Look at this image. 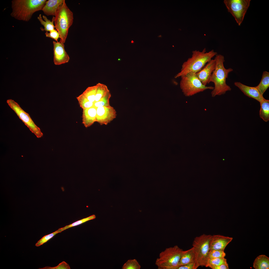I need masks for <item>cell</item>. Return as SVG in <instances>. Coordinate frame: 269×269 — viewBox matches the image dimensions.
Returning <instances> with one entry per match:
<instances>
[{"label": "cell", "instance_id": "30bf717a", "mask_svg": "<svg viewBox=\"0 0 269 269\" xmlns=\"http://www.w3.org/2000/svg\"><path fill=\"white\" fill-rule=\"evenodd\" d=\"M116 112L110 106H101L96 108V122L100 125H107L115 119Z\"/></svg>", "mask_w": 269, "mask_h": 269}, {"label": "cell", "instance_id": "ba28073f", "mask_svg": "<svg viewBox=\"0 0 269 269\" xmlns=\"http://www.w3.org/2000/svg\"><path fill=\"white\" fill-rule=\"evenodd\" d=\"M6 102L19 118L37 138H40L43 136V133L40 128L35 124L29 114L22 109L17 103L12 99L7 100Z\"/></svg>", "mask_w": 269, "mask_h": 269}, {"label": "cell", "instance_id": "484cf974", "mask_svg": "<svg viewBox=\"0 0 269 269\" xmlns=\"http://www.w3.org/2000/svg\"><path fill=\"white\" fill-rule=\"evenodd\" d=\"M226 263V259L224 258L209 259L208 260L205 267L212 269L214 267Z\"/></svg>", "mask_w": 269, "mask_h": 269}, {"label": "cell", "instance_id": "7402d4cb", "mask_svg": "<svg viewBox=\"0 0 269 269\" xmlns=\"http://www.w3.org/2000/svg\"><path fill=\"white\" fill-rule=\"evenodd\" d=\"M96 85L97 88L94 102L98 101L110 92L106 85L99 83H97Z\"/></svg>", "mask_w": 269, "mask_h": 269}, {"label": "cell", "instance_id": "836d02e7", "mask_svg": "<svg viewBox=\"0 0 269 269\" xmlns=\"http://www.w3.org/2000/svg\"><path fill=\"white\" fill-rule=\"evenodd\" d=\"M212 269H229L228 264L227 263L221 264L219 265L213 267Z\"/></svg>", "mask_w": 269, "mask_h": 269}, {"label": "cell", "instance_id": "6da1fadb", "mask_svg": "<svg viewBox=\"0 0 269 269\" xmlns=\"http://www.w3.org/2000/svg\"><path fill=\"white\" fill-rule=\"evenodd\" d=\"M214 59L216 62L215 68L208 81V83L212 82L214 84V89L211 93L213 97L224 94L226 92L231 90V88L227 84L226 81L229 73L233 70L232 68L226 69L225 67L224 63L225 60L223 55L217 54Z\"/></svg>", "mask_w": 269, "mask_h": 269}, {"label": "cell", "instance_id": "4fadbf2b", "mask_svg": "<svg viewBox=\"0 0 269 269\" xmlns=\"http://www.w3.org/2000/svg\"><path fill=\"white\" fill-rule=\"evenodd\" d=\"M232 239V237L220 235H212L210 242V250L224 251L226 246Z\"/></svg>", "mask_w": 269, "mask_h": 269}, {"label": "cell", "instance_id": "5bb4252c", "mask_svg": "<svg viewBox=\"0 0 269 269\" xmlns=\"http://www.w3.org/2000/svg\"><path fill=\"white\" fill-rule=\"evenodd\" d=\"M234 84L245 95L255 99L260 103L265 99L256 86H248L237 81L235 82Z\"/></svg>", "mask_w": 269, "mask_h": 269}, {"label": "cell", "instance_id": "e0dca14e", "mask_svg": "<svg viewBox=\"0 0 269 269\" xmlns=\"http://www.w3.org/2000/svg\"><path fill=\"white\" fill-rule=\"evenodd\" d=\"M195 254L192 247L183 251L179 263V267L192 263H194L195 264Z\"/></svg>", "mask_w": 269, "mask_h": 269}, {"label": "cell", "instance_id": "52a82bcc", "mask_svg": "<svg viewBox=\"0 0 269 269\" xmlns=\"http://www.w3.org/2000/svg\"><path fill=\"white\" fill-rule=\"evenodd\" d=\"M181 77L180 87L186 96H192L206 90H213L214 89L213 86L203 85L199 79L196 73L190 72Z\"/></svg>", "mask_w": 269, "mask_h": 269}, {"label": "cell", "instance_id": "277c9868", "mask_svg": "<svg viewBox=\"0 0 269 269\" xmlns=\"http://www.w3.org/2000/svg\"><path fill=\"white\" fill-rule=\"evenodd\" d=\"M73 19V13L67 6L64 0L58 9L54 20L55 28L60 35V42L63 43L65 42Z\"/></svg>", "mask_w": 269, "mask_h": 269}, {"label": "cell", "instance_id": "9a60e30c", "mask_svg": "<svg viewBox=\"0 0 269 269\" xmlns=\"http://www.w3.org/2000/svg\"><path fill=\"white\" fill-rule=\"evenodd\" d=\"M96 108L93 106L83 109L82 115V123L86 128L92 125L96 121Z\"/></svg>", "mask_w": 269, "mask_h": 269}, {"label": "cell", "instance_id": "7a4b0ae2", "mask_svg": "<svg viewBox=\"0 0 269 269\" xmlns=\"http://www.w3.org/2000/svg\"><path fill=\"white\" fill-rule=\"evenodd\" d=\"M46 0H13L11 16L17 20L29 21L35 12L42 10Z\"/></svg>", "mask_w": 269, "mask_h": 269}, {"label": "cell", "instance_id": "d6a6232c", "mask_svg": "<svg viewBox=\"0 0 269 269\" xmlns=\"http://www.w3.org/2000/svg\"><path fill=\"white\" fill-rule=\"evenodd\" d=\"M195 263H192L178 267L177 269H195Z\"/></svg>", "mask_w": 269, "mask_h": 269}, {"label": "cell", "instance_id": "ffe728a7", "mask_svg": "<svg viewBox=\"0 0 269 269\" xmlns=\"http://www.w3.org/2000/svg\"><path fill=\"white\" fill-rule=\"evenodd\" d=\"M42 16L44 21L43 20L41 14H40L37 17L38 19L40 22V23L44 27V29L41 28V30L43 31L49 32L54 29L55 26L54 24V22L55 17H53L52 20L51 21L48 19L45 16L43 15Z\"/></svg>", "mask_w": 269, "mask_h": 269}, {"label": "cell", "instance_id": "f546056e", "mask_svg": "<svg viewBox=\"0 0 269 269\" xmlns=\"http://www.w3.org/2000/svg\"><path fill=\"white\" fill-rule=\"evenodd\" d=\"M60 233V232L58 229L51 233L44 236L37 242L35 245V246L39 247L42 245L47 242L56 234Z\"/></svg>", "mask_w": 269, "mask_h": 269}, {"label": "cell", "instance_id": "8fae6325", "mask_svg": "<svg viewBox=\"0 0 269 269\" xmlns=\"http://www.w3.org/2000/svg\"><path fill=\"white\" fill-rule=\"evenodd\" d=\"M53 43L55 64L60 65L68 63L70 58L65 50L64 43L55 41Z\"/></svg>", "mask_w": 269, "mask_h": 269}, {"label": "cell", "instance_id": "d4e9b609", "mask_svg": "<svg viewBox=\"0 0 269 269\" xmlns=\"http://www.w3.org/2000/svg\"><path fill=\"white\" fill-rule=\"evenodd\" d=\"M95 218L96 216L95 215H92L86 218L78 220L71 224L66 226L60 228L58 229L59 231L61 233L67 229L79 225L88 221L94 219Z\"/></svg>", "mask_w": 269, "mask_h": 269}, {"label": "cell", "instance_id": "cb8c5ba5", "mask_svg": "<svg viewBox=\"0 0 269 269\" xmlns=\"http://www.w3.org/2000/svg\"><path fill=\"white\" fill-rule=\"evenodd\" d=\"M80 106L83 110L94 106V103L89 101L82 94L76 97Z\"/></svg>", "mask_w": 269, "mask_h": 269}, {"label": "cell", "instance_id": "4dcf8cb0", "mask_svg": "<svg viewBox=\"0 0 269 269\" xmlns=\"http://www.w3.org/2000/svg\"><path fill=\"white\" fill-rule=\"evenodd\" d=\"M39 269H70V268L67 263L65 261H63L59 264L57 266L53 267L46 266Z\"/></svg>", "mask_w": 269, "mask_h": 269}, {"label": "cell", "instance_id": "1f68e13d", "mask_svg": "<svg viewBox=\"0 0 269 269\" xmlns=\"http://www.w3.org/2000/svg\"><path fill=\"white\" fill-rule=\"evenodd\" d=\"M45 34L46 37L52 38L57 42H58V39L59 38H60V35L56 29L51 30L49 32H46Z\"/></svg>", "mask_w": 269, "mask_h": 269}, {"label": "cell", "instance_id": "4316f807", "mask_svg": "<svg viewBox=\"0 0 269 269\" xmlns=\"http://www.w3.org/2000/svg\"><path fill=\"white\" fill-rule=\"evenodd\" d=\"M111 96V94L110 92L99 100L97 102H94V107L97 108L101 106H110L109 99Z\"/></svg>", "mask_w": 269, "mask_h": 269}, {"label": "cell", "instance_id": "d6986e66", "mask_svg": "<svg viewBox=\"0 0 269 269\" xmlns=\"http://www.w3.org/2000/svg\"><path fill=\"white\" fill-rule=\"evenodd\" d=\"M260 104V117L265 122H267L269 120V100L265 98Z\"/></svg>", "mask_w": 269, "mask_h": 269}, {"label": "cell", "instance_id": "f1b7e54d", "mask_svg": "<svg viewBox=\"0 0 269 269\" xmlns=\"http://www.w3.org/2000/svg\"><path fill=\"white\" fill-rule=\"evenodd\" d=\"M226 254L224 251L218 250H210L208 254V259L224 258Z\"/></svg>", "mask_w": 269, "mask_h": 269}, {"label": "cell", "instance_id": "2e32d148", "mask_svg": "<svg viewBox=\"0 0 269 269\" xmlns=\"http://www.w3.org/2000/svg\"><path fill=\"white\" fill-rule=\"evenodd\" d=\"M64 0H49L47 1L42 9L44 13L48 15L55 16L60 6Z\"/></svg>", "mask_w": 269, "mask_h": 269}, {"label": "cell", "instance_id": "e575fe53", "mask_svg": "<svg viewBox=\"0 0 269 269\" xmlns=\"http://www.w3.org/2000/svg\"><path fill=\"white\" fill-rule=\"evenodd\" d=\"M134 42L133 41H131V42L132 43H133Z\"/></svg>", "mask_w": 269, "mask_h": 269}, {"label": "cell", "instance_id": "44dd1931", "mask_svg": "<svg viewBox=\"0 0 269 269\" xmlns=\"http://www.w3.org/2000/svg\"><path fill=\"white\" fill-rule=\"evenodd\" d=\"M261 93L263 95L269 87V72L264 71L259 84L256 86Z\"/></svg>", "mask_w": 269, "mask_h": 269}, {"label": "cell", "instance_id": "ac0fdd59", "mask_svg": "<svg viewBox=\"0 0 269 269\" xmlns=\"http://www.w3.org/2000/svg\"><path fill=\"white\" fill-rule=\"evenodd\" d=\"M253 267L255 269H269V258L264 255L259 256L254 261Z\"/></svg>", "mask_w": 269, "mask_h": 269}, {"label": "cell", "instance_id": "7c38bea8", "mask_svg": "<svg viewBox=\"0 0 269 269\" xmlns=\"http://www.w3.org/2000/svg\"><path fill=\"white\" fill-rule=\"evenodd\" d=\"M216 66L214 59H211L208 62L199 72L197 75L202 83L205 86L208 84V81Z\"/></svg>", "mask_w": 269, "mask_h": 269}, {"label": "cell", "instance_id": "83f0119b", "mask_svg": "<svg viewBox=\"0 0 269 269\" xmlns=\"http://www.w3.org/2000/svg\"><path fill=\"white\" fill-rule=\"evenodd\" d=\"M141 266L136 260H128L123 265L122 269H140Z\"/></svg>", "mask_w": 269, "mask_h": 269}, {"label": "cell", "instance_id": "8992f818", "mask_svg": "<svg viewBox=\"0 0 269 269\" xmlns=\"http://www.w3.org/2000/svg\"><path fill=\"white\" fill-rule=\"evenodd\" d=\"M212 236L203 234L194 238L192 247L195 256V269L200 266L205 267L208 259L210 242Z\"/></svg>", "mask_w": 269, "mask_h": 269}, {"label": "cell", "instance_id": "603a6c76", "mask_svg": "<svg viewBox=\"0 0 269 269\" xmlns=\"http://www.w3.org/2000/svg\"><path fill=\"white\" fill-rule=\"evenodd\" d=\"M97 86L96 85L88 87L82 94L89 101L94 102L96 93Z\"/></svg>", "mask_w": 269, "mask_h": 269}, {"label": "cell", "instance_id": "9c48e42d", "mask_svg": "<svg viewBox=\"0 0 269 269\" xmlns=\"http://www.w3.org/2000/svg\"><path fill=\"white\" fill-rule=\"evenodd\" d=\"M251 0H224V3L228 12L239 26L242 23Z\"/></svg>", "mask_w": 269, "mask_h": 269}, {"label": "cell", "instance_id": "5b68a950", "mask_svg": "<svg viewBox=\"0 0 269 269\" xmlns=\"http://www.w3.org/2000/svg\"><path fill=\"white\" fill-rule=\"evenodd\" d=\"M183 251L177 245L167 248L160 253L155 265L158 269H177Z\"/></svg>", "mask_w": 269, "mask_h": 269}, {"label": "cell", "instance_id": "3957f363", "mask_svg": "<svg viewBox=\"0 0 269 269\" xmlns=\"http://www.w3.org/2000/svg\"><path fill=\"white\" fill-rule=\"evenodd\" d=\"M192 53L191 57L183 63L180 71L176 75L175 78L181 77L190 72L197 73L217 54L213 50L206 52L205 48L202 51L195 50Z\"/></svg>", "mask_w": 269, "mask_h": 269}]
</instances>
